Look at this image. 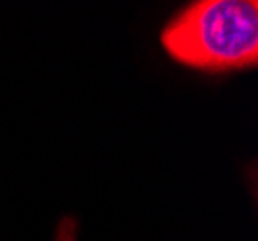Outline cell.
Masks as SVG:
<instances>
[{"label": "cell", "instance_id": "cell-1", "mask_svg": "<svg viewBox=\"0 0 258 241\" xmlns=\"http://www.w3.org/2000/svg\"><path fill=\"white\" fill-rule=\"evenodd\" d=\"M160 43L177 64L208 74L256 68V0L193 2L166 23Z\"/></svg>", "mask_w": 258, "mask_h": 241}, {"label": "cell", "instance_id": "cell-2", "mask_svg": "<svg viewBox=\"0 0 258 241\" xmlns=\"http://www.w3.org/2000/svg\"><path fill=\"white\" fill-rule=\"evenodd\" d=\"M79 235V222L74 216H64L58 222L54 231V241H77Z\"/></svg>", "mask_w": 258, "mask_h": 241}]
</instances>
